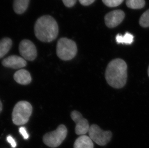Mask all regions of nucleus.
Here are the masks:
<instances>
[{
	"instance_id": "f257e3e1",
	"label": "nucleus",
	"mask_w": 149,
	"mask_h": 148,
	"mask_svg": "<svg viewBox=\"0 0 149 148\" xmlns=\"http://www.w3.org/2000/svg\"><path fill=\"white\" fill-rule=\"evenodd\" d=\"M127 66L124 60L120 58L111 60L107 66L105 74L108 84L113 88H122L127 83Z\"/></svg>"
},
{
	"instance_id": "f03ea898",
	"label": "nucleus",
	"mask_w": 149,
	"mask_h": 148,
	"mask_svg": "<svg viewBox=\"0 0 149 148\" xmlns=\"http://www.w3.org/2000/svg\"><path fill=\"white\" fill-rule=\"evenodd\" d=\"M34 33L39 40L50 42L55 40L58 34L56 20L50 15H43L37 20L34 25Z\"/></svg>"
},
{
	"instance_id": "7ed1b4c3",
	"label": "nucleus",
	"mask_w": 149,
	"mask_h": 148,
	"mask_svg": "<svg viewBox=\"0 0 149 148\" xmlns=\"http://www.w3.org/2000/svg\"><path fill=\"white\" fill-rule=\"evenodd\" d=\"M32 112L31 104L27 101H20L13 109L12 114L13 123L17 126L26 124L29 120Z\"/></svg>"
},
{
	"instance_id": "20e7f679",
	"label": "nucleus",
	"mask_w": 149,
	"mask_h": 148,
	"mask_svg": "<svg viewBox=\"0 0 149 148\" xmlns=\"http://www.w3.org/2000/svg\"><path fill=\"white\" fill-rule=\"evenodd\" d=\"M56 55L64 61L72 60L76 56L77 47L74 41L66 38H61L56 44Z\"/></svg>"
},
{
	"instance_id": "39448f33",
	"label": "nucleus",
	"mask_w": 149,
	"mask_h": 148,
	"mask_svg": "<svg viewBox=\"0 0 149 148\" xmlns=\"http://www.w3.org/2000/svg\"><path fill=\"white\" fill-rule=\"evenodd\" d=\"M68 130L64 124H60L56 130L50 132L44 136V143L51 148H56L61 145L67 135Z\"/></svg>"
},
{
	"instance_id": "423d86ee",
	"label": "nucleus",
	"mask_w": 149,
	"mask_h": 148,
	"mask_svg": "<svg viewBox=\"0 0 149 148\" xmlns=\"http://www.w3.org/2000/svg\"><path fill=\"white\" fill-rule=\"evenodd\" d=\"M89 137L96 144L103 146L108 144L112 138L111 131H104L101 129L97 124H93L90 126L88 131Z\"/></svg>"
},
{
	"instance_id": "0eeeda50",
	"label": "nucleus",
	"mask_w": 149,
	"mask_h": 148,
	"mask_svg": "<svg viewBox=\"0 0 149 148\" xmlns=\"http://www.w3.org/2000/svg\"><path fill=\"white\" fill-rule=\"evenodd\" d=\"M20 54L25 60L32 61L37 55L36 48L34 44L29 39L21 41L19 45Z\"/></svg>"
},
{
	"instance_id": "6e6552de",
	"label": "nucleus",
	"mask_w": 149,
	"mask_h": 148,
	"mask_svg": "<svg viewBox=\"0 0 149 148\" xmlns=\"http://www.w3.org/2000/svg\"><path fill=\"white\" fill-rule=\"evenodd\" d=\"M72 120L76 124L75 128V133L78 135H84L88 132L89 124L87 119L83 118L82 114L77 111H73L71 113Z\"/></svg>"
},
{
	"instance_id": "1a4fd4ad",
	"label": "nucleus",
	"mask_w": 149,
	"mask_h": 148,
	"mask_svg": "<svg viewBox=\"0 0 149 148\" xmlns=\"http://www.w3.org/2000/svg\"><path fill=\"white\" fill-rule=\"evenodd\" d=\"M125 17L124 12L121 10H116L110 12L105 17V22L109 28H113L121 23Z\"/></svg>"
},
{
	"instance_id": "9d476101",
	"label": "nucleus",
	"mask_w": 149,
	"mask_h": 148,
	"mask_svg": "<svg viewBox=\"0 0 149 148\" xmlns=\"http://www.w3.org/2000/svg\"><path fill=\"white\" fill-rule=\"evenodd\" d=\"M1 64L4 67L15 69L23 68L27 64L25 59L15 55L8 56L3 59L1 62Z\"/></svg>"
},
{
	"instance_id": "9b49d317",
	"label": "nucleus",
	"mask_w": 149,
	"mask_h": 148,
	"mask_svg": "<svg viewBox=\"0 0 149 148\" xmlns=\"http://www.w3.org/2000/svg\"><path fill=\"white\" fill-rule=\"evenodd\" d=\"M15 80L18 84L26 85L31 81V77L29 72L25 69H20L16 72L14 75Z\"/></svg>"
},
{
	"instance_id": "f8f14e48",
	"label": "nucleus",
	"mask_w": 149,
	"mask_h": 148,
	"mask_svg": "<svg viewBox=\"0 0 149 148\" xmlns=\"http://www.w3.org/2000/svg\"><path fill=\"white\" fill-rule=\"evenodd\" d=\"M74 148H94L92 140L86 135H82L78 137L75 141Z\"/></svg>"
},
{
	"instance_id": "ddd939ff",
	"label": "nucleus",
	"mask_w": 149,
	"mask_h": 148,
	"mask_svg": "<svg viewBox=\"0 0 149 148\" xmlns=\"http://www.w3.org/2000/svg\"><path fill=\"white\" fill-rule=\"evenodd\" d=\"M30 0H14L13 9L17 14H22L26 11Z\"/></svg>"
},
{
	"instance_id": "4468645a",
	"label": "nucleus",
	"mask_w": 149,
	"mask_h": 148,
	"mask_svg": "<svg viewBox=\"0 0 149 148\" xmlns=\"http://www.w3.org/2000/svg\"><path fill=\"white\" fill-rule=\"evenodd\" d=\"M12 45V41L10 38H4L0 40V59L8 53Z\"/></svg>"
},
{
	"instance_id": "2eb2a0df",
	"label": "nucleus",
	"mask_w": 149,
	"mask_h": 148,
	"mask_svg": "<svg viewBox=\"0 0 149 148\" xmlns=\"http://www.w3.org/2000/svg\"><path fill=\"white\" fill-rule=\"evenodd\" d=\"M133 35L128 32H127L124 35L118 34L116 36V41L118 44H131L133 42Z\"/></svg>"
},
{
	"instance_id": "dca6fc26",
	"label": "nucleus",
	"mask_w": 149,
	"mask_h": 148,
	"mask_svg": "<svg viewBox=\"0 0 149 148\" xmlns=\"http://www.w3.org/2000/svg\"><path fill=\"white\" fill-rule=\"evenodd\" d=\"M126 4L128 8L139 9L143 8L145 6V0H127Z\"/></svg>"
},
{
	"instance_id": "f3484780",
	"label": "nucleus",
	"mask_w": 149,
	"mask_h": 148,
	"mask_svg": "<svg viewBox=\"0 0 149 148\" xmlns=\"http://www.w3.org/2000/svg\"><path fill=\"white\" fill-rule=\"evenodd\" d=\"M139 23L143 28L149 27V9L141 15L139 19Z\"/></svg>"
},
{
	"instance_id": "a211bd4d",
	"label": "nucleus",
	"mask_w": 149,
	"mask_h": 148,
	"mask_svg": "<svg viewBox=\"0 0 149 148\" xmlns=\"http://www.w3.org/2000/svg\"><path fill=\"white\" fill-rule=\"evenodd\" d=\"M124 0H102L106 6L110 7H116L123 2Z\"/></svg>"
},
{
	"instance_id": "6ab92c4d",
	"label": "nucleus",
	"mask_w": 149,
	"mask_h": 148,
	"mask_svg": "<svg viewBox=\"0 0 149 148\" xmlns=\"http://www.w3.org/2000/svg\"><path fill=\"white\" fill-rule=\"evenodd\" d=\"M62 1L66 7H72L75 4L77 0H62Z\"/></svg>"
},
{
	"instance_id": "aec40b11",
	"label": "nucleus",
	"mask_w": 149,
	"mask_h": 148,
	"mask_svg": "<svg viewBox=\"0 0 149 148\" xmlns=\"http://www.w3.org/2000/svg\"><path fill=\"white\" fill-rule=\"evenodd\" d=\"M19 131L25 140H27L29 138V135L28 133H27V130L26 129L25 127H20L19 129Z\"/></svg>"
},
{
	"instance_id": "412c9836",
	"label": "nucleus",
	"mask_w": 149,
	"mask_h": 148,
	"mask_svg": "<svg viewBox=\"0 0 149 148\" xmlns=\"http://www.w3.org/2000/svg\"><path fill=\"white\" fill-rule=\"evenodd\" d=\"M7 141L9 143H10L12 147L13 148H16L17 146V143H16L14 138L12 137L11 136H8L6 138Z\"/></svg>"
},
{
	"instance_id": "4be33fe9",
	"label": "nucleus",
	"mask_w": 149,
	"mask_h": 148,
	"mask_svg": "<svg viewBox=\"0 0 149 148\" xmlns=\"http://www.w3.org/2000/svg\"><path fill=\"white\" fill-rule=\"evenodd\" d=\"M81 4L84 6H89L94 2L95 0H79Z\"/></svg>"
},
{
	"instance_id": "5701e85b",
	"label": "nucleus",
	"mask_w": 149,
	"mask_h": 148,
	"mask_svg": "<svg viewBox=\"0 0 149 148\" xmlns=\"http://www.w3.org/2000/svg\"><path fill=\"white\" fill-rule=\"evenodd\" d=\"M2 110H3V104H2L1 101L0 100V113L2 111Z\"/></svg>"
},
{
	"instance_id": "b1692460",
	"label": "nucleus",
	"mask_w": 149,
	"mask_h": 148,
	"mask_svg": "<svg viewBox=\"0 0 149 148\" xmlns=\"http://www.w3.org/2000/svg\"><path fill=\"white\" fill-rule=\"evenodd\" d=\"M148 76H149V67H148Z\"/></svg>"
}]
</instances>
